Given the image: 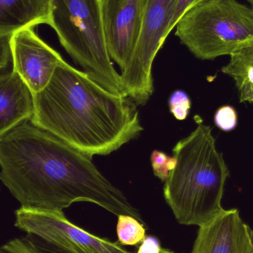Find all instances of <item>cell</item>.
<instances>
[{
	"instance_id": "obj_1",
	"label": "cell",
	"mask_w": 253,
	"mask_h": 253,
	"mask_svg": "<svg viewBox=\"0 0 253 253\" xmlns=\"http://www.w3.org/2000/svg\"><path fill=\"white\" fill-rule=\"evenodd\" d=\"M0 180L21 208L62 211L76 202H90L117 216L131 215L144 222L92 157L31 119L0 137Z\"/></svg>"
},
{
	"instance_id": "obj_2",
	"label": "cell",
	"mask_w": 253,
	"mask_h": 253,
	"mask_svg": "<svg viewBox=\"0 0 253 253\" xmlns=\"http://www.w3.org/2000/svg\"><path fill=\"white\" fill-rule=\"evenodd\" d=\"M65 60L34 94L31 121L87 156H107L143 130L136 105Z\"/></svg>"
},
{
	"instance_id": "obj_3",
	"label": "cell",
	"mask_w": 253,
	"mask_h": 253,
	"mask_svg": "<svg viewBox=\"0 0 253 253\" xmlns=\"http://www.w3.org/2000/svg\"><path fill=\"white\" fill-rule=\"evenodd\" d=\"M172 152L176 164L165 181V201L180 224L200 227L224 212L221 201L230 169L212 127L202 123Z\"/></svg>"
},
{
	"instance_id": "obj_4",
	"label": "cell",
	"mask_w": 253,
	"mask_h": 253,
	"mask_svg": "<svg viewBox=\"0 0 253 253\" xmlns=\"http://www.w3.org/2000/svg\"><path fill=\"white\" fill-rule=\"evenodd\" d=\"M48 25L84 72L108 91L126 97L108 53L99 0H50Z\"/></svg>"
},
{
	"instance_id": "obj_5",
	"label": "cell",
	"mask_w": 253,
	"mask_h": 253,
	"mask_svg": "<svg viewBox=\"0 0 253 253\" xmlns=\"http://www.w3.org/2000/svg\"><path fill=\"white\" fill-rule=\"evenodd\" d=\"M175 27L181 44L196 58L212 60L253 42V8L237 0H202Z\"/></svg>"
},
{
	"instance_id": "obj_6",
	"label": "cell",
	"mask_w": 253,
	"mask_h": 253,
	"mask_svg": "<svg viewBox=\"0 0 253 253\" xmlns=\"http://www.w3.org/2000/svg\"><path fill=\"white\" fill-rule=\"evenodd\" d=\"M177 0H144L136 45L120 76L126 97L145 105L153 93V61L169 33Z\"/></svg>"
},
{
	"instance_id": "obj_7",
	"label": "cell",
	"mask_w": 253,
	"mask_h": 253,
	"mask_svg": "<svg viewBox=\"0 0 253 253\" xmlns=\"http://www.w3.org/2000/svg\"><path fill=\"white\" fill-rule=\"evenodd\" d=\"M15 226L66 253H129L119 243L73 224L62 211L26 209L15 212Z\"/></svg>"
},
{
	"instance_id": "obj_8",
	"label": "cell",
	"mask_w": 253,
	"mask_h": 253,
	"mask_svg": "<svg viewBox=\"0 0 253 253\" xmlns=\"http://www.w3.org/2000/svg\"><path fill=\"white\" fill-rule=\"evenodd\" d=\"M32 28H22L12 34L10 50L12 70L35 94L48 84L56 67L64 59Z\"/></svg>"
},
{
	"instance_id": "obj_9",
	"label": "cell",
	"mask_w": 253,
	"mask_h": 253,
	"mask_svg": "<svg viewBox=\"0 0 253 253\" xmlns=\"http://www.w3.org/2000/svg\"><path fill=\"white\" fill-rule=\"evenodd\" d=\"M99 4L108 53L123 71L139 37L144 0H99Z\"/></svg>"
},
{
	"instance_id": "obj_10",
	"label": "cell",
	"mask_w": 253,
	"mask_h": 253,
	"mask_svg": "<svg viewBox=\"0 0 253 253\" xmlns=\"http://www.w3.org/2000/svg\"><path fill=\"white\" fill-rule=\"evenodd\" d=\"M191 253H253V230L237 209L199 227Z\"/></svg>"
},
{
	"instance_id": "obj_11",
	"label": "cell",
	"mask_w": 253,
	"mask_h": 253,
	"mask_svg": "<svg viewBox=\"0 0 253 253\" xmlns=\"http://www.w3.org/2000/svg\"><path fill=\"white\" fill-rule=\"evenodd\" d=\"M34 112V94L20 77L13 70L0 74V137Z\"/></svg>"
},
{
	"instance_id": "obj_12",
	"label": "cell",
	"mask_w": 253,
	"mask_h": 253,
	"mask_svg": "<svg viewBox=\"0 0 253 253\" xmlns=\"http://www.w3.org/2000/svg\"><path fill=\"white\" fill-rule=\"evenodd\" d=\"M50 0H0V34L49 22Z\"/></svg>"
},
{
	"instance_id": "obj_13",
	"label": "cell",
	"mask_w": 253,
	"mask_h": 253,
	"mask_svg": "<svg viewBox=\"0 0 253 253\" xmlns=\"http://www.w3.org/2000/svg\"><path fill=\"white\" fill-rule=\"evenodd\" d=\"M230 56V62L221 71L234 80L240 102L253 103V42Z\"/></svg>"
},
{
	"instance_id": "obj_14",
	"label": "cell",
	"mask_w": 253,
	"mask_h": 253,
	"mask_svg": "<svg viewBox=\"0 0 253 253\" xmlns=\"http://www.w3.org/2000/svg\"><path fill=\"white\" fill-rule=\"evenodd\" d=\"M118 242L122 246H136L146 237L144 224L131 215L118 216L117 225Z\"/></svg>"
},
{
	"instance_id": "obj_15",
	"label": "cell",
	"mask_w": 253,
	"mask_h": 253,
	"mask_svg": "<svg viewBox=\"0 0 253 253\" xmlns=\"http://www.w3.org/2000/svg\"><path fill=\"white\" fill-rule=\"evenodd\" d=\"M150 161L155 175L165 182L176 164L174 156H168L164 152L158 150H153L150 156Z\"/></svg>"
},
{
	"instance_id": "obj_16",
	"label": "cell",
	"mask_w": 253,
	"mask_h": 253,
	"mask_svg": "<svg viewBox=\"0 0 253 253\" xmlns=\"http://www.w3.org/2000/svg\"><path fill=\"white\" fill-rule=\"evenodd\" d=\"M169 111L177 120L184 121L188 117L191 101L186 92L177 90L172 92L169 99Z\"/></svg>"
},
{
	"instance_id": "obj_17",
	"label": "cell",
	"mask_w": 253,
	"mask_h": 253,
	"mask_svg": "<svg viewBox=\"0 0 253 253\" xmlns=\"http://www.w3.org/2000/svg\"><path fill=\"white\" fill-rule=\"evenodd\" d=\"M214 120L215 126L222 130H233L237 126V113L233 107L226 105L218 108Z\"/></svg>"
},
{
	"instance_id": "obj_18",
	"label": "cell",
	"mask_w": 253,
	"mask_h": 253,
	"mask_svg": "<svg viewBox=\"0 0 253 253\" xmlns=\"http://www.w3.org/2000/svg\"><path fill=\"white\" fill-rule=\"evenodd\" d=\"M0 253H43L28 238L15 239L0 248Z\"/></svg>"
},
{
	"instance_id": "obj_19",
	"label": "cell",
	"mask_w": 253,
	"mask_h": 253,
	"mask_svg": "<svg viewBox=\"0 0 253 253\" xmlns=\"http://www.w3.org/2000/svg\"><path fill=\"white\" fill-rule=\"evenodd\" d=\"M11 35L0 34V74L7 71V66L12 62L10 50Z\"/></svg>"
},
{
	"instance_id": "obj_20",
	"label": "cell",
	"mask_w": 253,
	"mask_h": 253,
	"mask_svg": "<svg viewBox=\"0 0 253 253\" xmlns=\"http://www.w3.org/2000/svg\"><path fill=\"white\" fill-rule=\"evenodd\" d=\"M136 253H169L161 247L159 239L154 236H147L144 238Z\"/></svg>"
},
{
	"instance_id": "obj_21",
	"label": "cell",
	"mask_w": 253,
	"mask_h": 253,
	"mask_svg": "<svg viewBox=\"0 0 253 253\" xmlns=\"http://www.w3.org/2000/svg\"><path fill=\"white\" fill-rule=\"evenodd\" d=\"M202 1V0H177L173 17H172V22H171V31L175 28L177 22L179 20L181 16H182L187 10H189L190 7H193L195 4H198V3Z\"/></svg>"
},
{
	"instance_id": "obj_22",
	"label": "cell",
	"mask_w": 253,
	"mask_h": 253,
	"mask_svg": "<svg viewBox=\"0 0 253 253\" xmlns=\"http://www.w3.org/2000/svg\"><path fill=\"white\" fill-rule=\"evenodd\" d=\"M247 1H248V2H249L250 4H251V7L253 8V0H247Z\"/></svg>"
},
{
	"instance_id": "obj_23",
	"label": "cell",
	"mask_w": 253,
	"mask_h": 253,
	"mask_svg": "<svg viewBox=\"0 0 253 253\" xmlns=\"http://www.w3.org/2000/svg\"><path fill=\"white\" fill-rule=\"evenodd\" d=\"M62 253H64V252H62ZM129 253H132L129 252Z\"/></svg>"
}]
</instances>
